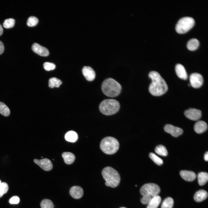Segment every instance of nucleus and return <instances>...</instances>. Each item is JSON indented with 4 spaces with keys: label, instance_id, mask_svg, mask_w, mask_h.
Wrapping results in <instances>:
<instances>
[{
    "label": "nucleus",
    "instance_id": "nucleus-1",
    "mask_svg": "<svg viewBox=\"0 0 208 208\" xmlns=\"http://www.w3.org/2000/svg\"><path fill=\"white\" fill-rule=\"evenodd\" d=\"M148 76L151 79L149 91L152 95L160 96L167 91L168 86L166 83L158 73L152 71L149 73Z\"/></svg>",
    "mask_w": 208,
    "mask_h": 208
},
{
    "label": "nucleus",
    "instance_id": "nucleus-2",
    "mask_svg": "<svg viewBox=\"0 0 208 208\" xmlns=\"http://www.w3.org/2000/svg\"><path fill=\"white\" fill-rule=\"evenodd\" d=\"M120 85L115 80L109 78L103 82L101 88L103 93L110 97H114L118 95L121 90Z\"/></svg>",
    "mask_w": 208,
    "mask_h": 208
},
{
    "label": "nucleus",
    "instance_id": "nucleus-3",
    "mask_svg": "<svg viewBox=\"0 0 208 208\" xmlns=\"http://www.w3.org/2000/svg\"><path fill=\"white\" fill-rule=\"evenodd\" d=\"M102 174L105 181V184L112 187H117L119 184L120 177L118 172L112 168L108 166L104 168L102 171Z\"/></svg>",
    "mask_w": 208,
    "mask_h": 208
},
{
    "label": "nucleus",
    "instance_id": "nucleus-4",
    "mask_svg": "<svg viewBox=\"0 0 208 208\" xmlns=\"http://www.w3.org/2000/svg\"><path fill=\"white\" fill-rule=\"evenodd\" d=\"M119 147V143L115 138L108 136L103 138L100 144V148L104 153L112 155L115 153L118 150Z\"/></svg>",
    "mask_w": 208,
    "mask_h": 208
},
{
    "label": "nucleus",
    "instance_id": "nucleus-5",
    "mask_svg": "<svg viewBox=\"0 0 208 208\" xmlns=\"http://www.w3.org/2000/svg\"><path fill=\"white\" fill-rule=\"evenodd\" d=\"M120 107L119 103L114 99H106L102 101L99 106L101 112L106 115L115 114L119 110Z\"/></svg>",
    "mask_w": 208,
    "mask_h": 208
},
{
    "label": "nucleus",
    "instance_id": "nucleus-6",
    "mask_svg": "<svg viewBox=\"0 0 208 208\" xmlns=\"http://www.w3.org/2000/svg\"><path fill=\"white\" fill-rule=\"evenodd\" d=\"M195 24V21L192 17H184L180 19L177 24L175 29L180 34L186 33L191 29Z\"/></svg>",
    "mask_w": 208,
    "mask_h": 208
},
{
    "label": "nucleus",
    "instance_id": "nucleus-7",
    "mask_svg": "<svg viewBox=\"0 0 208 208\" xmlns=\"http://www.w3.org/2000/svg\"><path fill=\"white\" fill-rule=\"evenodd\" d=\"M160 191L159 186L154 183L144 184L141 188L140 192L143 196H148L153 198L158 195Z\"/></svg>",
    "mask_w": 208,
    "mask_h": 208
},
{
    "label": "nucleus",
    "instance_id": "nucleus-8",
    "mask_svg": "<svg viewBox=\"0 0 208 208\" xmlns=\"http://www.w3.org/2000/svg\"><path fill=\"white\" fill-rule=\"evenodd\" d=\"M191 85L194 88H200L203 85V81L202 76L198 73L192 74L190 77Z\"/></svg>",
    "mask_w": 208,
    "mask_h": 208
},
{
    "label": "nucleus",
    "instance_id": "nucleus-9",
    "mask_svg": "<svg viewBox=\"0 0 208 208\" xmlns=\"http://www.w3.org/2000/svg\"><path fill=\"white\" fill-rule=\"evenodd\" d=\"M184 113L187 118L193 120H198L201 117V111L195 108H189L186 110Z\"/></svg>",
    "mask_w": 208,
    "mask_h": 208
},
{
    "label": "nucleus",
    "instance_id": "nucleus-10",
    "mask_svg": "<svg viewBox=\"0 0 208 208\" xmlns=\"http://www.w3.org/2000/svg\"><path fill=\"white\" fill-rule=\"evenodd\" d=\"M164 130L166 132L170 134L175 137L180 135L183 132L182 129L170 124L166 125L164 127Z\"/></svg>",
    "mask_w": 208,
    "mask_h": 208
},
{
    "label": "nucleus",
    "instance_id": "nucleus-11",
    "mask_svg": "<svg viewBox=\"0 0 208 208\" xmlns=\"http://www.w3.org/2000/svg\"><path fill=\"white\" fill-rule=\"evenodd\" d=\"M34 161L45 171H49L52 168V164L51 161L48 159L44 158L40 160L35 159Z\"/></svg>",
    "mask_w": 208,
    "mask_h": 208
},
{
    "label": "nucleus",
    "instance_id": "nucleus-12",
    "mask_svg": "<svg viewBox=\"0 0 208 208\" xmlns=\"http://www.w3.org/2000/svg\"><path fill=\"white\" fill-rule=\"evenodd\" d=\"M31 49L33 51L40 56H47L49 55V52L47 49L37 43H34Z\"/></svg>",
    "mask_w": 208,
    "mask_h": 208
},
{
    "label": "nucleus",
    "instance_id": "nucleus-13",
    "mask_svg": "<svg viewBox=\"0 0 208 208\" xmlns=\"http://www.w3.org/2000/svg\"><path fill=\"white\" fill-rule=\"evenodd\" d=\"M83 75L89 81L93 80L95 77V73L94 70L90 67L85 66L82 69Z\"/></svg>",
    "mask_w": 208,
    "mask_h": 208
},
{
    "label": "nucleus",
    "instance_id": "nucleus-14",
    "mask_svg": "<svg viewBox=\"0 0 208 208\" xmlns=\"http://www.w3.org/2000/svg\"><path fill=\"white\" fill-rule=\"evenodd\" d=\"M70 194L73 198L78 199L81 198L83 196V189L80 186H75L70 188Z\"/></svg>",
    "mask_w": 208,
    "mask_h": 208
},
{
    "label": "nucleus",
    "instance_id": "nucleus-15",
    "mask_svg": "<svg viewBox=\"0 0 208 208\" xmlns=\"http://www.w3.org/2000/svg\"><path fill=\"white\" fill-rule=\"evenodd\" d=\"M180 174L181 177L188 181H192L196 178V175L193 172L186 170L180 171Z\"/></svg>",
    "mask_w": 208,
    "mask_h": 208
},
{
    "label": "nucleus",
    "instance_id": "nucleus-16",
    "mask_svg": "<svg viewBox=\"0 0 208 208\" xmlns=\"http://www.w3.org/2000/svg\"><path fill=\"white\" fill-rule=\"evenodd\" d=\"M177 76L180 79L184 80L187 78V75L184 67L181 64H177L175 68Z\"/></svg>",
    "mask_w": 208,
    "mask_h": 208
},
{
    "label": "nucleus",
    "instance_id": "nucleus-17",
    "mask_svg": "<svg viewBox=\"0 0 208 208\" xmlns=\"http://www.w3.org/2000/svg\"><path fill=\"white\" fill-rule=\"evenodd\" d=\"M207 124L206 122L202 120H200L197 122L195 124L194 129L197 133H202L207 129Z\"/></svg>",
    "mask_w": 208,
    "mask_h": 208
},
{
    "label": "nucleus",
    "instance_id": "nucleus-18",
    "mask_svg": "<svg viewBox=\"0 0 208 208\" xmlns=\"http://www.w3.org/2000/svg\"><path fill=\"white\" fill-rule=\"evenodd\" d=\"M208 196L207 192L204 190H200L195 194L194 198L196 202H201L205 200Z\"/></svg>",
    "mask_w": 208,
    "mask_h": 208
},
{
    "label": "nucleus",
    "instance_id": "nucleus-19",
    "mask_svg": "<svg viewBox=\"0 0 208 208\" xmlns=\"http://www.w3.org/2000/svg\"><path fill=\"white\" fill-rule=\"evenodd\" d=\"M62 156L65 163L68 164H72L74 161L75 157L72 153L69 152H65L62 153Z\"/></svg>",
    "mask_w": 208,
    "mask_h": 208
},
{
    "label": "nucleus",
    "instance_id": "nucleus-20",
    "mask_svg": "<svg viewBox=\"0 0 208 208\" xmlns=\"http://www.w3.org/2000/svg\"><path fill=\"white\" fill-rule=\"evenodd\" d=\"M161 200L159 196L157 195L153 197L148 204L146 208H157Z\"/></svg>",
    "mask_w": 208,
    "mask_h": 208
},
{
    "label": "nucleus",
    "instance_id": "nucleus-21",
    "mask_svg": "<svg viewBox=\"0 0 208 208\" xmlns=\"http://www.w3.org/2000/svg\"><path fill=\"white\" fill-rule=\"evenodd\" d=\"M198 183L200 185H204L208 181V173L205 172L199 173L198 175Z\"/></svg>",
    "mask_w": 208,
    "mask_h": 208
},
{
    "label": "nucleus",
    "instance_id": "nucleus-22",
    "mask_svg": "<svg viewBox=\"0 0 208 208\" xmlns=\"http://www.w3.org/2000/svg\"><path fill=\"white\" fill-rule=\"evenodd\" d=\"M199 45V42L196 39L192 38L189 40L187 44V47L190 50L193 51L196 49Z\"/></svg>",
    "mask_w": 208,
    "mask_h": 208
},
{
    "label": "nucleus",
    "instance_id": "nucleus-23",
    "mask_svg": "<svg viewBox=\"0 0 208 208\" xmlns=\"http://www.w3.org/2000/svg\"><path fill=\"white\" fill-rule=\"evenodd\" d=\"M65 138L66 141L73 142L77 140L78 139V135L75 131H70L66 134Z\"/></svg>",
    "mask_w": 208,
    "mask_h": 208
},
{
    "label": "nucleus",
    "instance_id": "nucleus-24",
    "mask_svg": "<svg viewBox=\"0 0 208 208\" xmlns=\"http://www.w3.org/2000/svg\"><path fill=\"white\" fill-rule=\"evenodd\" d=\"M62 83V81L60 79L56 77H52L49 80V86L51 88L54 87L58 88Z\"/></svg>",
    "mask_w": 208,
    "mask_h": 208
},
{
    "label": "nucleus",
    "instance_id": "nucleus-25",
    "mask_svg": "<svg viewBox=\"0 0 208 208\" xmlns=\"http://www.w3.org/2000/svg\"><path fill=\"white\" fill-rule=\"evenodd\" d=\"M155 151L158 155L163 156H166L168 154L166 148L162 145L157 146L155 148Z\"/></svg>",
    "mask_w": 208,
    "mask_h": 208
},
{
    "label": "nucleus",
    "instance_id": "nucleus-26",
    "mask_svg": "<svg viewBox=\"0 0 208 208\" xmlns=\"http://www.w3.org/2000/svg\"><path fill=\"white\" fill-rule=\"evenodd\" d=\"M174 205V200L171 197H168L163 201L161 208H172Z\"/></svg>",
    "mask_w": 208,
    "mask_h": 208
},
{
    "label": "nucleus",
    "instance_id": "nucleus-27",
    "mask_svg": "<svg viewBox=\"0 0 208 208\" xmlns=\"http://www.w3.org/2000/svg\"><path fill=\"white\" fill-rule=\"evenodd\" d=\"M10 111L8 107L3 103L0 102V114L7 116L10 114Z\"/></svg>",
    "mask_w": 208,
    "mask_h": 208
},
{
    "label": "nucleus",
    "instance_id": "nucleus-28",
    "mask_svg": "<svg viewBox=\"0 0 208 208\" xmlns=\"http://www.w3.org/2000/svg\"><path fill=\"white\" fill-rule=\"evenodd\" d=\"M40 205L41 208H54L52 202L48 199H44L41 202Z\"/></svg>",
    "mask_w": 208,
    "mask_h": 208
},
{
    "label": "nucleus",
    "instance_id": "nucleus-29",
    "mask_svg": "<svg viewBox=\"0 0 208 208\" xmlns=\"http://www.w3.org/2000/svg\"><path fill=\"white\" fill-rule=\"evenodd\" d=\"M150 158L157 165H161L163 163V160L153 153H150L149 154Z\"/></svg>",
    "mask_w": 208,
    "mask_h": 208
},
{
    "label": "nucleus",
    "instance_id": "nucleus-30",
    "mask_svg": "<svg viewBox=\"0 0 208 208\" xmlns=\"http://www.w3.org/2000/svg\"><path fill=\"white\" fill-rule=\"evenodd\" d=\"M15 23V20L12 18L6 19L4 21L3 25L6 28H12L14 27Z\"/></svg>",
    "mask_w": 208,
    "mask_h": 208
},
{
    "label": "nucleus",
    "instance_id": "nucleus-31",
    "mask_svg": "<svg viewBox=\"0 0 208 208\" xmlns=\"http://www.w3.org/2000/svg\"><path fill=\"white\" fill-rule=\"evenodd\" d=\"M38 22V18L34 16H31L28 19L27 22V25L30 27L36 26Z\"/></svg>",
    "mask_w": 208,
    "mask_h": 208
},
{
    "label": "nucleus",
    "instance_id": "nucleus-32",
    "mask_svg": "<svg viewBox=\"0 0 208 208\" xmlns=\"http://www.w3.org/2000/svg\"><path fill=\"white\" fill-rule=\"evenodd\" d=\"M8 189V186L5 182L1 183L0 185V198L6 193Z\"/></svg>",
    "mask_w": 208,
    "mask_h": 208
},
{
    "label": "nucleus",
    "instance_id": "nucleus-33",
    "mask_svg": "<svg viewBox=\"0 0 208 208\" xmlns=\"http://www.w3.org/2000/svg\"><path fill=\"white\" fill-rule=\"evenodd\" d=\"M55 65L53 63L50 62H45L43 64L44 69L47 71L54 70L55 68Z\"/></svg>",
    "mask_w": 208,
    "mask_h": 208
},
{
    "label": "nucleus",
    "instance_id": "nucleus-34",
    "mask_svg": "<svg viewBox=\"0 0 208 208\" xmlns=\"http://www.w3.org/2000/svg\"><path fill=\"white\" fill-rule=\"evenodd\" d=\"M152 198L148 196H143L141 199V202L143 204H146L150 201Z\"/></svg>",
    "mask_w": 208,
    "mask_h": 208
},
{
    "label": "nucleus",
    "instance_id": "nucleus-35",
    "mask_svg": "<svg viewBox=\"0 0 208 208\" xmlns=\"http://www.w3.org/2000/svg\"><path fill=\"white\" fill-rule=\"evenodd\" d=\"M19 198L16 196L12 197L9 200V203L11 204H17L19 202Z\"/></svg>",
    "mask_w": 208,
    "mask_h": 208
},
{
    "label": "nucleus",
    "instance_id": "nucleus-36",
    "mask_svg": "<svg viewBox=\"0 0 208 208\" xmlns=\"http://www.w3.org/2000/svg\"><path fill=\"white\" fill-rule=\"evenodd\" d=\"M4 48L3 43L0 41V55L4 51Z\"/></svg>",
    "mask_w": 208,
    "mask_h": 208
},
{
    "label": "nucleus",
    "instance_id": "nucleus-37",
    "mask_svg": "<svg viewBox=\"0 0 208 208\" xmlns=\"http://www.w3.org/2000/svg\"><path fill=\"white\" fill-rule=\"evenodd\" d=\"M204 159L206 161L208 160V152H206L204 155Z\"/></svg>",
    "mask_w": 208,
    "mask_h": 208
},
{
    "label": "nucleus",
    "instance_id": "nucleus-38",
    "mask_svg": "<svg viewBox=\"0 0 208 208\" xmlns=\"http://www.w3.org/2000/svg\"><path fill=\"white\" fill-rule=\"evenodd\" d=\"M3 33V29L1 25L0 24V36H1Z\"/></svg>",
    "mask_w": 208,
    "mask_h": 208
},
{
    "label": "nucleus",
    "instance_id": "nucleus-39",
    "mask_svg": "<svg viewBox=\"0 0 208 208\" xmlns=\"http://www.w3.org/2000/svg\"><path fill=\"white\" fill-rule=\"evenodd\" d=\"M1 181L0 180V185H1Z\"/></svg>",
    "mask_w": 208,
    "mask_h": 208
},
{
    "label": "nucleus",
    "instance_id": "nucleus-40",
    "mask_svg": "<svg viewBox=\"0 0 208 208\" xmlns=\"http://www.w3.org/2000/svg\"><path fill=\"white\" fill-rule=\"evenodd\" d=\"M125 208V207H122V208Z\"/></svg>",
    "mask_w": 208,
    "mask_h": 208
}]
</instances>
